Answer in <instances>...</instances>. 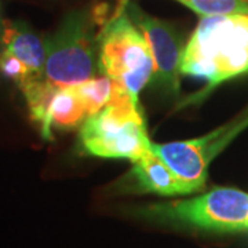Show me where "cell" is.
I'll list each match as a JSON object with an SVG mask.
<instances>
[{
	"instance_id": "277c9868",
	"label": "cell",
	"mask_w": 248,
	"mask_h": 248,
	"mask_svg": "<svg viewBox=\"0 0 248 248\" xmlns=\"http://www.w3.org/2000/svg\"><path fill=\"white\" fill-rule=\"evenodd\" d=\"M80 140L83 148L94 156L133 163L151 149L143 110L133 99L89 116L80 128Z\"/></svg>"
},
{
	"instance_id": "3957f363",
	"label": "cell",
	"mask_w": 248,
	"mask_h": 248,
	"mask_svg": "<svg viewBox=\"0 0 248 248\" xmlns=\"http://www.w3.org/2000/svg\"><path fill=\"white\" fill-rule=\"evenodd\" d=\"M98 71L120 83L135 102L155 75L149 45L125 11L108 18L98 32Z\"/></svg>"
},
{
	"instance_id": "ba28073f",
	"label": "cell",
	"mask_w": 248,
	"mask_h": 248,
	"mask_svg": "<svg viewBox=\"0 0 248 248\" xmlns=\"http://www.w3.org/2000/svg\"><path fill=\"white\" fill-rule=\"evenodd\" d=\"M0 43L24 62L37 78H46V43L24 22L4 21Z\"/></svg>"
},
{
	"instance_id": "7a4b0ae2",
	"label": "cell",
	"mask_w": 248,
	"mask_h": 248,
	"mask_svg": "<svg viewBox=\"0 0 248 248\" xmlns=\"http://www.w3.org/2000/svg\"><path fill=\"white\" fill-rule=\"evenodd\" d=\"M97 14L78 10L45 40L46 80L55 89L79 86L98 71Z\"/></svg>"
},
{
	"instance_id": "30bf717a",
	"label": "cell",
	"mask_w": 248,
	"mask_h": 248,
	"mask_svg": "<svg viewBox=\"0 0 248 248\" xmlns=\"http://www.w3.org/2000/svg\"><path fill=\"white\" fill-rule=\"evenodd\" d=\"M133 174L138 185L145 192L160 196L184 195L182 187L172 171L151 149L145 153L143 157L134 163Z\"/></svg>"
},
{
	"instance_id": "52a82bcc",
	"label": "cell",
	"mask_w": 248,
	"mask_h": 248,
	"mask_svg": "<svg viewBox=\"0 0 248 248\" xmlns=\"http://www.w3.org/2000/svg\"><path fill=\"white\" fill-rule=\"evenodd\" d=\"M221 130L203 138L189 141L153 143L151 151L163 160L178 179L184 195L203 190L207 181V167L211 160V148L208 143L218 137Z\"/></svg>"
},
{
	"instance_id": "4fadbf2b",
	"label": "cell",
	"mask_w": 248,
	"mask_h": 248,
	"mask_svg": "<svg viewBox=\"0 0 248 248\" xmlns=\"http://www.w3.org/2000/svg\"><path fill=\"white\" fill-rule=\"evenodd\" d=\"M0 73L16 81L19 89L25 87L31 81L45 79L35 76L24 62L6 48H1L0 51Z\"/></svg>"
},
{
	"instance_id": "8fae6325",
	"label": "cell",
	"mask_w": 248,
	"mask_h": 248,
	"mask_svg": "<svg viewBox=\"0 0 248 248\" xmlns=\"http://www.w3.org/2000/svg\"><path fill=\"white\" fill-rule=\"evenodd\" d=\"M75 87L84 102L87 117L97 115L108 107L133 99L130 93L120 83L104 75L101 78H93Z\"/></svg>"
},
{
	"instance_id": "7c38bea8",
	"label": "cell",
	"mask_w": 248,
	"mask_h": 248,
	"mask_svg": "<svg viewBox=\"0 0 248 248\" xmlns=\"http://www.w3.org/2000/svg\"><path fill=\"white\" fill-rule=\"evenodd\" d=\"M200 17L248 16V0H177Z\"/></svg>"
},
{
	"instance_id": "8992f818",
	"label": "cell",
	"mask_w": 248,
	"mask_h": 248,
	"mask_svg": "<svg viewBox=\"0 0 248 248\" xmlns=\"http://www.w3.org/2000/svg\"><path fill=\"white\" fill-rule=\"evenodd\" d=\"M125 13L149 45L155 61V75L152 81L169 93H179L181 58L185 47H182L175 28L163 19L149 16L131 0L125 7Z\"/></svg>"
},
{
	"instance_id": "6da1fadb",
	"label": "cell",
	"mask_w": 248,
	"mask_h": 248,
	"mask_svg": "<svg viewBox=\"0 0 248 248\" xmlns=\"http://www.w3.org/2000/svg\"><path fill=\"white\" fill-rule=\"evenodd\" d=\"M181 73L204 79L207 90L248 73V16L202 18L184 48Z\"/></svg>"
},
{
	"instance_id": "9c48e42d",
	"label": "cell",
	"mask_w": 248,
	"mask_h": 248,
	"mask_svg": "<svg viewBox=\"0 0 248 248\" xmlns=\"http://www.w3.org/2000/svg\"><path fill=\"white\" fill-rule=\"evenodd\" d=\"M86 119H87V110L76 87L73 86V87L57 89L48 104L46 125L45 130L42 131V135L45 140L51 141L53 127L58 130H72L79 125H83Z\"/></svg>"
},
{
	"instance_id": "5b68a950",
	"label": "cell",
	"mask_w": 248,
	"mask_h": 248,
	"mask_svg": "<svg viewBox=\"0 0 248 248\" xmlns=\"http://www.w3.org/2000/svg\"><path fill=\"white\" fill-rule=\"evenodd\" d=\"M151 213L205 231H248V193L232 187H217L189 200L155 205Z\"/></svg>"
},
{
	"instance_id": "5bb4252c",
	"label": "cell",
	"mask_w": 248,
	"mask_h": 248,
	"mask_svg": "<svg viewBox=\"0 0 248 248\" xmlns=\"http://www.w3.org/2000/svg\"><path fill=\"white\" fill-rule=\"evenodd\" d=\"M246 125H248V119H247V120H246V122H243V123L240 124V125H239V128H237V130H234V131H233V133H232L231 135H229V138H231V137H232V135H233V134H236V133H237V131H240V130H241V128H244V127H246Z\"/></svg>"
}]
</instances>
